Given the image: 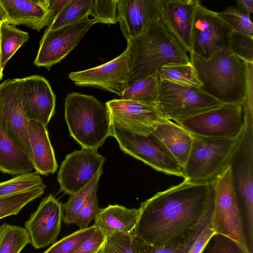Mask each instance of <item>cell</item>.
Listing matches in <instances>:
<instances>
[{"instance_id": "1", "label": "cell", "mask_w": 253, "mask_h": 253, "mask_svg": "<svg viewBox=\"0 0 253 253\" xmlns=\"http://www.w3.org/2000/svg\"><path fill=\"white\" fill-rule=\"evenodd\" d=\"M211 182L180 184L141 203L134 234L145 243L161 247L178 240L199 221L213 199Z\"/></svg>"}, {"instance_id": "2", "label": "cell", "mask_w": 253, "mask_h": 253, "mask_svg": "<svg viewBox=\"0 0 253 253\" xmlns=\"http://www.w3.org/2000/svg\"><path fill=\"white\" fill-rule=\"evenodd\" d=\"M189 54L203 92L222 104H242L247 88L246 62L227 48L217 51L208 59L193 52Z\"/></svg>"}, {"instance_id": "3", "label": "cell", "mask_w": 253, "mask_h": 253, "mask_svg": "<svg viewBox=\"0 0 253 253\" xmlns=\"http://www.w3.org/2000/svg\"><path fill=\"white\" fill-rule=\"evenodd\" d=\"M126 42L132 60L126 86L157 72L166 65L190 62L188 52L161 20L155 21L141 34Z\"/></svg>"}, {"instance_id": "4", "label": "cell", "mask_w": 253, "mask_h": 253, "mask_svg": "<svg viewBox=\"0 0 253 253\" xmlns=\"http://www.w3.org/2000/svg\"><path fill=\"white\" fill-rule=\"evenodd\" d=\"M65 119L70 135L82 148L97 150L110 136L108 112L92 95L68 94L65 99Z\"/></svg>"}, {"instance_id": "5", "label": "cell", "mask_w": 253, "mask_h": 253, "mask_svg": "<svg viewBox=\"0 0 253 253\" xmlns=\"http://www.w3.org/2000/svg\"><path fill=\"white\" fill-rule=\"evenodd\" d=\"M244 132L245 129L235 137L220 139L192 135V149L183 168L184 180L191 182L211 181L232 165L241 147Z\"/></svg>"}, {"instance_id": "6", "label": "cell", "mask_w": 253, "mask_h": 253, "mask_svg": "<svg viewBox=\"0 0 253 253\" xmlns=\"http://www.w3.org/2000/svg\"><path fill=\"white\" fill-rule=\"evenodd\" d=\"M213 205L210 225L214 233L235 242L244 253H251L243 227L233 168L227 167L211 181Z\"/></svg>"}, {"instance_id": "7", "label": "cell", "mask_w": 253, "mask_h": 253, "mask_svg": "<svg viewBox=\"0 0 253 253\" xmlns=\"http://www.w3.org/2000/svg\"><path fill=\"white\" fill-rule=\"evenodd\" d=\"M192 135L207 139L235 137L245 129L246 118L241 103L222 104L174 122Z\"/></svg>"}, {"instance_id": "8", "label": "cell", "mask_w": 253, "mask_h": 253, "mask_svg": "<svg viewBox=\"0 0 253 253\" xmlns=\"http://www.w3.org/2000/svg\"><path fill=\"white\" fill-rule=\"evenodd\" d=\"M221 104L198 87L159 80L158 108L167 120H183Z\"/></svg>"}, {"instance_id": "9", "label": "cell", "mask_w": 253, "mask_h": 253, "mask_svg": "<svg viewBox=\"0 0 253 253\" xmlns=\"http://www.w3.org/2000/svg\"><path fill=\"white\" fill-rule=\"evenodd\" d=\"M110 136L116 139L125 154L157 171L183 177V168L152 134L136 135L111 126Z\"/></svg>"}, {"instance_id": "10", "label": "cell", "mask_w": 253, "mask_h": 253, "mask_svg": "<svg viewBox=\"0 0 253 253\" xmlns=\"http://www.w3.org/2000/svg\"><path fill=\"white\" fill-rule=\"evenodd\" d=\"M21 89L22 78L8 79L0 84V127L31 160L29 120L21 105Z\"/></svg>"}, {"instance_id": "11", "label": "cell", "mask_w": 253, "mask_h": 253, "mask_svg": "<svg viewBox=\"0 0 253 253\" xmlns=\"http://www.w3.org/2000/svg\"><path fill=\"white\" fill-rule=\"evenodd\" d=\"M132 60L129 46L120 55L101 65L71 72L69 79L79 86L105 90L122 96L129 78Z\"/></svg>"}, {"instance_id": "12", "label": "cell", "mask_w": 253, "mask_h": 253, "mask_svg": "<svg viewBox=\"0 0 253 253\" xmlns=\"http://www.w3.org/2000/svg\"><path fill=\"white\" fill-rule=\"evenodd\" d=\"M94 24L93 19L86 16L74 24L55 30L45 31L40 42L34 64L49 69L60 62Z\"/></svg>"}, {"instance_id": "13", "label": "cell", "mask_w": 253, "mask_h": 253, "mask_svg": "<svg viewBox=\"0 0 253 253\" xmlns=\"http://www.w3.org/2000/svg\"><path fill=\"white\" fill-rule=\"evenodd\" d=\"M232 31L217 16V12L201 4L194 16L190 52L208 59L219 50L228 49L229 37Z\"/></svg>"}, {"instance_id": "14", "label": "cell", "mask_w": 253, "mask_h": 253, "mask_svg": "<svg viewBox=\"0 0 253 253\" xmlns=\"http://www.w3.org/2000/svg\"><path fill=\"white\" fill-rule=\"evenodd\" d=\"M105 107L111 126L139 135L151 134L163 118L157 107L130 100L112 99Z\"/></svg>"}, {"instance_id": "15", "label": "cell", "mask_w": 253, "mask_h": 253, "mask_svg": "<svg viewBox=\"0 0 253 253\" xmlns=\"http://www.w3.org/2000/svg\"><path fill=\"white\" fill-rule=\"evenodd\" d=\"M105 160L96 149L82 148L68 154L57 173L60 191L69 195L77 193L103 169Z\"/></svg>"}, {"instance_id": "16", "label": "cell", "mask_w": 253, "mask_h": 253, "mask_svg": "<svg viewBox=\"0 0 253 253\" xmlns=\"http://www.w3.org/2000/svg\"><path fill=\"white\" fill-rule=\"evenodd\" d=\"M63 215V205L52 195L42 199L25 223L34 248L40 249L55 242L61 228Z\"/></svg>"}, {"instance_id": "17", "label": "cell", "mask_w": 253, "mask_h": 253, "mask_svg": "<svg viewBox=\"0 0 253 253\" xmlns=\"http://www.w3.org/2000/svg\"><path fill=\"white\" fill-rule=\"evenodd\" d=\"M21 102L29 121L39 122L46 126L54 115L56 96L48 81L42 76L22 78Z\"/></svg>"}, {"instance_id": "18", "label": "cell", "mask_w": 253, "mask_h": 253, "mask_svg": "<svg viewBox=\"0 0 253 253\" xmlns=\"http://www.w3.org/2000/svg\"><path fill=\"white\" fill-rule=\"evenodd\" d=\"M163 0H118V22L126 41L161 20Z\"/></svg>"}, {"instance_id": "19", "label": "cell", "mask_w": 253, "mask_h": 253, "mask_svg": "<svg viewBox=\"0 0 253 253\" xmlns=\"http://www.w3.org/2000/svg\"><path fill=\"white\" fill-rule=\"evenodd\" d=\"M242 161L234 173L237 195L242 201L246 224V238L250 250L253 245V132L246 131L241 145Z\"/></svg>"}, {"instance_id": "20", "label": "cell", "mask_w": 253, "mask_h": 253, "mask_svg": "<svg viewBox=\"0 0 253 253\" xmlns=\"http://www.w3.org/2000/svg\"><path fill=\"white\" fill-rule=\"evenodd\" d=\"M200 4L199 0H163L161 21L189 53L194 16Z\"/></svg>"}, {"instance_id": "21", "label": "cell", "mask_w": 253, "mask_h": 253, "mask_svg": "<svg viewBox=\"0 0 253 253\" xmlns=\"http://www.w3.org/2000/svg\"><path fill=\"white\" fill-rule=\"evenodd\" d=\"M6 14V23L24 25L40 31L51 23L55 12L50 0H0Z\"/></svg>"}, {"instance_id": "22", "label": "cell", "mask_w": 253, "mask_h": 253, "mask_svg": "<svg viewBox=\"0 0 253 253\" xmlns=\"http://www.w3.org/2000/svg\"><path fill=\"white\" fill-rule=\"evenodd\" d=\"M28 131L36 172L44 175L54 173L58 165L46 126L39 122L29 121Z\"/></svg>"}, {"instance_id": "23", "label": "cell", "mask_w": 253, "mask_h": 253, "mask_svg": "<svg viewBox=\"0 0 253 253\" xmlns=\"http://www.w3.org/2000/svg\"><path fill=\"white\" fill-rule=\"evenodd\" d=\"M183 168L193 144V136L178 124L163 118L151 133Z\"/></svg>"}, {"instance_id": "24", "label": "cell", "mask_w": 253, "mask_h": 253, "mask_svg": "<svg viewBox=\"0 0 253 253\" xmlns=\"http://www.w3.org/2000/svg\"><path fill=\"white\" fill-rule=\"evenodd\" d=\"M213 199L197 224L185 235L166 246L155 247L148 245L131 231L132 242L134 253H188L205 229L210 225Z\"/></svg>"}, {"instance_id": "25", "label": "cell", "mask_w": 253, "mask_h": 253, "mask_svg": "<svg viewBox=\"0 0 253 253\" xmlns=\"http://www.w3.org/2000/svg\"><path fill=\"white\" fill-rule=\"evenodd\" d=\"M139 215V209H127L123 206L110 205L100 209L93 225L105 237L116 231L130 232L135 227Z\"/></svg>"}, {"instance_id": "26", "label": "cell", "mask_w": 253, "mask_h": 253, "mask_svg": "<svg viewBox=\"0 0 253 253\" xmlns=\"http://www.w3.org/2000/svg\"><path fill=\"white\" fill-rule=\"evenodd\" d=\"M34 169L28 155L0 127V171L17 176Z\"/></svg>"}, {"instance_id": "27", "label": "cell", "mask_w": 253, "mask_h": 253, "mask_svg": "<svg viewBox=\"0 0 253 253\" xmlns=\"http://www.w3.org/2000/svg\"><path fill=\"white\" fill-rule=\"evenodd\" d=\"M159 77L157 72L127 86L121 98L158 108Z\"/></svg>"}, {"instance_id": "28", "label": "cell", "mask_w": 253, "mask_h": 253, "mask_svg": "<svg viewBox=\"0 0 253 253\" xmlns=\"http://www.w3.org/2000/svg\"><path fill=\"white\" fill-rule=\"evenodd\" d=\"M29 39L28 33L6 22L0 23V46L1 67L3 69L9 60Z\"/></svg>"}, {"instance_id": "29", "label": "cell", "mask_w": 253, "mask_h": 253, "mask_svg": "<svg viewBox=\"0 0 253 253\" xmlns=\"http://www.w3.org/2000/svg\"><path fill=\"white\" fill-rule=\"evenodd\" d=\"M91 0H70L54 17L45 31H52L74 24L88 16Z\"/></svg>"}, {"instance_id": "30", "label": "cell", "mask_w": 253, "mask_h": 253, "mask_svg": "<svg viewBox=\"0 0 253 253\" xmlns=\"http://www.w3.org/2000/svg\"><path fill=\"white\" fill-rule=\"evenodd\" d=\"M30 243L25 228L6 223L0 225V253H20Z\"/></svg>"}, {"instance_id": "31", "label": "cell", "mask_w": 253, "mask_h": 253, "mask_svg": "<svg viewBox=\"0 0 253 253\" xmlns=\"http://www.w3.org/2000/svg\"><path fill=\"white\" fill-rule=\"evenodd\" d=\"M46 185L36 187L11 195L0 197V219L17 215L28 203L41 197Z\"/></svg>"}, {"instance_id": "32", "label": "cell", "mask_w": 253, "mask_h": 253, "mask_svg": "<svg viewBox=\"0 0 253 253\" xmlns=\"http://www.w3.org/2000/svg\"><path fill=\"white\" fill-rule=\"evenodd\" d=\"M159 79L200 88L202 86L191 62L185 64H169L157 71Z\"/></svg>"}, {"instance_id": "33", "label": "cell", "mask_w": 253, "mask_h": 253, "mask_svg": "<svg viewBox=\"0 0 253 253\" xmlns=\"http://www.w3.org/2000/svg\"><path fill=\"white\" fill-rule=\"evenodd\" d=\"M102 172L103 169H101L87 185L77 193L70 195L68 201L63 205L65 212L64 221L67 225L74 223L76 216L87 199L94 191L97 190Z\"/></svg>"}, {"instance_id": "34", "label": "cell", "mask_w": 253, "mask_h": 253, "mask_svg": "<svg viewBox=\"0 0 253 253\" xmlns=\"http://www.w3.org/2000/svg\"><path fill=\"white\" fill-rule=\"evenodd\" d=\"M44 184L36 171L22 174L0 182V197L11 195Z\"/></svg>"}, {"instance_id": "35", "label": "cell", "mask_w": 253, "mask_h": 253, "mask_svg": "<svg viewBox=\"0 0 253 253\" xmlns=\"http://www.w3.org/2000/svg\"><path fill=\"white\" fill-rule=\"evenodd\" d=\"M94 225L79 229L61 240L55 242L42 253H72L97 230Z\"/></svg>"}, {"instance_id": "36", "label": "cell", "mask_w": 253, "mask_h": 253, "mask_svg": "<svg viewBox=\"0 0 253 253\" xmlns=\"http://www.w3.org/2000/svg\"><path fill=\"white\" fill-rule=\"evenodd\" d=\"M217 16L234 31L253 36V24L251 17L237 6H228L217 12Z\"/></svg>"}, {"instance_id": "37", "label": "cell", "mask_w": 253, "mask_h": 253, "mask_svg": "<svg viewBox=\"0 0 253 253\" xmlns=\"http://www.w3.org/2000/svg\"><path fill=\"white\" fill-rule=\"evenodd\" d=\"M96 23L114 24L118 22V0H91L88 16Z\"/></svg>"}, {"instance_id": "38", "label": "cell", "mask_w": 253, "mask_h": 253, "mask_svg": "<svg viewBox=\"0 0 253 253\" xmlns=\"http://www.w3.org/2000/svg\"><path fill=\"white\" fill-rule=\"evenodd\" d=\"M98 253H134L131 232L116 231L107 235Z\"/></svg>"}, {"instance_id": "39", "label": "cell", "mask_w": 253, "mask_h": 253, "mask_svg": "<svg viewBox=\"0 0 253 253\" xmlns=\"http://www.w3.org/2000/svg\"><path fill=\"white\" fill-rule=\"evenodd\" d=\"M228 49L245 62L253 63V36L233 31Z\"/></svg>"}, {"instance_id": "40", "label": "cell", "mask_w": 253, "mask_h": 253, "mask_svg": "<svg viewBox=\"0 0 253 253\" xmlns=\"http://www.w3.org/2000/svg\"><path fill=\"white\" fill-rule=\"evenodd\" d=\"M96 191L90 195L74 220V223L78 226L80 229L88 227L90 222L95 219L100 211Z\"/></svg>"}, {"instance_id": "41", "label": "cell", "mask_w": 253, "mask_h": 253, "mask_svg": "<svg viewBox=\"0 0 253 253\" xmlns=\"http://www.w3.org/2000/svg\"><path fill=\"white\" fill-rule=\"evenodd\" d=\"M213 242L207 253H244L241 248L232 240L216 234Z\"/></svg>"}, {"instance_id": "42", "label": "cell", "mask_w": 253, "mask_h": 253, "mask_svg": "<svg viewBox=\"0 0 253 253\" xmlns=\"http://www.w3.org/2000/svg\"><path fill=\"white\" fill-rule=\"evenodd\" d=\"M105 238L106 237L97 228L89 238L72 253H98L104 243Z\"/></svg>"}, {"instance_id": "43", "label": "cell", "mask_w": 253, "mask_h": 253, "mask_svg": "<svg viewBox=\"0 0 253 253\" xmlns=\"http://www.w3.org/2000/svg\"><path fill=\"white\" fill-rule=\"evenodd\" d=\"M215 234L211 225L207 227L193 244L188 253H202L209 242Z\"/></svg>"}, {"instance_id": "44", "label": "cell", "mask_w": 253, "mask_h": 253, "mask_svg": "<svg viewBox=\"0 0 253 253\" xmlns=\"http://www.w3.org/2000/svg\"><path fill=\"white\" fill-rule=\"evenodd\" d=\"M236 6L239 9L251 17L253 13V0H237Z\"/></svg>"}, {"instance_id": "45", "label": "cell", "mask_w": 253, "mask_h": 253, "mask_svg": "<svg viewBox=\"0 0 253 253\" xmlns=\"http://www.w3.org/2000/svg\"><path fill=\"white\" fill-rule=\"evenodd\" d=\"M70 0H50V8L55 11V14L62 10Z\"/></svg>"}, {"instance_id": "46", "label": "cell", "mask_w": 253, "mask_h": 253, "mask_svg": "<svg viewBox=\"0 0 253 253\" xmlns=\"http://www.w3.org/2000/svg\"><path fill=\"white\" fill-rule=\"evenodd\" d=\"M6 22L5 12L0 3V23Z\"/></svg>"}, {"instance_id": "47", "label": "cell", "mask_w": 253, "mask_h": 253, "mask_svg": "<svg viewBox=\"0 0 253 253\" xmlns=\"http://www.w3.org/2000/svg\"><path fill=\"white\" fill-rule=\"evenodd\" d=\"M3 69L1 67V51H0V81L1 80L2 77L3 76Z\"/></svg>"}]
</instances>
